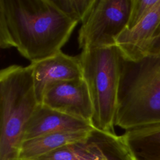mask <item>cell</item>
Segmentation results:
<instances>
[{
	"label": "cell",
	"mask_w": 160,
	"mask_h": 160,
	"mask_svg": "<svg viewBox=\"0 0 160 160\" xmlns=\"http://www.w3.org/2000/svg\"><path fill=\"white\" fill-rule=\"evenodd\" d=\"M30 64L34 91L39 104L45 91L51 84L83 78L79 55L72 56L60 51Z\"/></svg>",
	"instance_id": "obj_8"
},
{
	"label": "cell",
	"mask_w": 160,
	"mask_h": 160,
	"mask_svg": "<svg viewBox=\"0 0 160 160\" xmlns=\"http://www.w3.org/2000/svg\"><path fill=\"white\" fill-rule=\"evenodd\" d=\"M122 136L132 160H160V124L127 130Z\"/></svg>",
	"instance_id": "obj_11"
},
{
	"label": "cell",
	"mask_w": 160,
	"mask_h": 160,
	"mask_svg": "<svg viewBox=\"0 0 160 160\" xmlns=\"http://www.w3.org/2000/svg\"><path fill=\"white\" fill-rule=\"evenodd\" d=\"M32 160H132L121 136L93 129L84 140Z\"/></svg>",
	"instance_id": "obj_6"
},
{
	"label": "cell",
	"mask_w": 160,
	"mask_h": 160,
	"mask_svg": "<svg viewBox=\"0 0 160 160\" xmlns=\"http://www.w3.org/2000/svg\"><path fill=\"white\" fill-rule=\"evenodd\" d=\"M77 24L52 0H0V47L31 63L61 51Z\"/></svg>",
	"instance_id": "obj_1"
},
{
	"label": "cell",
	"mask_w": 160,
	"mask_h": 160,
	"mask_svg": "<svg viewBox=\"0 0 160 160\" xmlns=\"http://www.w3.org/2000/svg\"><path fill=\"white\" fill-rule=\"evenodd\" d=\"M160 23V1L138 24L126 29L117 38L115 46L125 59L136 61L149 54L151 44Z\"/></svg>",
	"instance_id": "obj_9"
},
{
	"label": "cell",
	"mask_w": 160,
	"mask_h": 160,
	"mask_svg": "<svg viewBox=\"0 0 160 160\" xmlns=\"http://www.w3.org/2000/svg\"><path fill=\"white\" fill-rule=\"evenodd\" d=\"M41 104L91 122L92 105L83 78L51 84L45 91Z\"/></svg>",
	"instance_id": "obj_7"
},
{
	"label": "cell",
	"mask_w": 160,
	"mask_h": 160,
	"mask_svg": "<svg viewBox=\"0 0 160 160\" xmlns=\"http://www.w3.org/2000/svg\"><path fill=\"white\" fill-rule=\"evenodd\" d=\"M31 64L0 71V160H19L27 122L38 107Z\"/></svg>",
	"instance_id": "obj_3"
},
{
	"label": "cell",
	"mask_w": 160,
	"mask_h": 160,
	"mask_svg": "<svg viewBox=\"0 0 160 160\" xmlns=\"http://www.w3.org/2000/svg\"><path fill=\"white\" fill-rule=\"evenodd\" d=\"M92 130L55 132L24 141L21 146L18 159L32 160L62 146L82 141Z\"/></svg>",
	"instance_id": "obj_12"
},
{
	"label": "cell",
	"mask_w": 160,
	"mask_h": 160,
	"mask_svg": "<svg viewBox=\"0 0 160 160\" xmlns=\"http://www.w3.org/2000/svg\"><path fill=\"white\" fill-rule=\"evenodd\" d=\"M132 0H94L82 22L78 41L82 50L115 46L127 28Z\"/></svg>",
	"instance_id": "obj_5"
},
{
	"label": "cell",
	"mask_w": 160,
	"mask_h": 160,
	"mask_svg": "<svg viewBox=\"0 0 160 160\" xmlns=\"http://www.w3.org/2000/svg\"><path fill=\"white\" fill-rule=\"evenodd\" d=\"M160 0H132L126 29H131L142 20L159 2Z\"/></svg>",
	"instance_id": "obj_14"
},
{
	"label": "cell",
	"mask_w": 160,
	"mask_h": 160,
	"mask_svg": "<svg viewBox=\"0 0 160 160\" xmlns=\"http://www.w3.org/2000/svg\"><path fill=\"white\" fill-rule=\"evenodd\" d=\"M52 1L64 15L77 22H82L94 1V0Z\"/></svg>",
	"instance_id": "obj_13"
},
{
	"label": "cell",
	"mask_w": 160,
	"mask_h": 160,
	"mask_svg": "<svg viewBox=\"0 0 160 160\" xmlns=\"http://www.w3.org/2000/svg\"><path fill=\"white\" fill-rule=\"evenodd\" d=\"M115 126L126 131L160 124V55L121 56Z\"/></svg>",
	"instance_id": "obj_2"
},
{
	"label": "cell",
	"mask_w": 160,
	"mask_h": 160,
	"mask_svg": "<svg viewBox=\"0 0 160 160\" xmlns=\"http://www.w3.org/2000/svg\"><path fill=\"white\" fill-rule=\"evenodd\" d=\"M79 56L92 105V125L98 130L116 134L120 52L112 46L82 50Z\"/></svg>",
	"instance_id": "obj_4"
},
{
	"label": "cell",
	"mask_w": 160,
	"mask_h": 160,
	"mask_svg": "<svg viewBox=\"0 0 160 160\" xmlns=\"http://www.w3.org/2000/svg\"><path fill=\"white\" fill-rule=\"evenodd\" d=\"M91 122L72 117L40 104L26 124L23 141L48 134L90 131Z\"/></svg>",
	"instance_id": "obj_10"
},
{
	"label": "cell",
	"mask_w": 160,
	"mask_h": 160,
	"mask_svg": "<svg viewBox=\"0 0 160 160\" xmlns=\"http://www.w3.org/2000/svg\"><path fill=\"white\" fill-rule=\"evenodd\" d=\"M149 54L160 55V23L151 44Z\"/></svg>",
	"instance_id": "obj_15"
}]
</instances>
